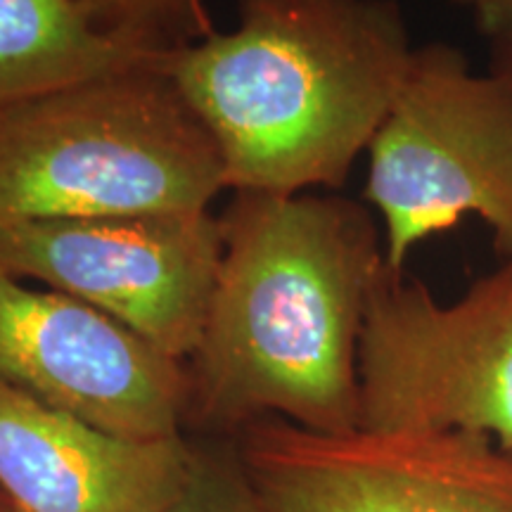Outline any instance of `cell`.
I'll return each instance as SVG.
<instances>
[{
	"mask_svg": "<svg viewBox=\"0 0 512 512\" xmlns=\"http://www.w3.org/2000/svg\"><path fill=\"white\" fill-rule=\"evenodd\" d=\"M221 259L209 209L0 223V271L95 306L181 363L202 339Z\"/></svg>",
	"mask_w": 512,
	"mask_h": 512,
	"instance_id": "8992f818",
	"label": "cell"
},
{
	"mask_svg": "<svg viewBox=\"0 0 512 512\" xmlns=\"http://www.w3.org/2000/svg\"><path fill=\"white\" fill-rule=\"evenodd\" d=\"M169 512H264L245 472L195 451L190 482Z\"/></svg>",
	"mask_w": 512,
	"mask_h": 512,
	"instance_id": "7c38bea8",
	"label": "cell"
},
{
	"mask_svg": "<svg viewBox=\"0 0 512 512\" xmlns=\"http://www.w3.org/2000/svg\"><path fill=\"white\" fill-rule=\"evenodd\" d=\"M479 27L494 43L496 62L512 60V0H475Z\"/></svg>",
	"mask_w": 512,
	"mask_h": 512,
	"instance_id": "4fadbf2b",
	"label": "cell"
},
{
	"mask_svg": "<svg viewBox=\"0 0 512 512\" xmlns=\"http://www.w3.org/2000/svg\"><path fill=\"white\" fill-rule=\"evenodd\" d=\"M100 34L145 50L169 55L214 34L207 0H74Z\"/></svg>",
	"mask_w": 512,
	"mask_h": 512,
	"instance_id": "8fae6325",
	"label": "cell"
},
{
	"mask_svg": "<svg viewBox=\"0 0 512 512\" xmlns=\"http://www.w3.org/2000/svg\"><path fill=\"white\" fill-rule=\"evenodd\" d=\"M164 60L0 107V223L209 209L226 164Z\"/></svg>",
	"mask_w": 512,
	"mask_h": 512,
	"instance_id": "3957f363",
	"label": "cell"
},
{
	"mask_svg": "<svg viewBox=\"0 0 512 512\" xmlns=\"http://www.w3.org/2000/svg\"><path fill=\"white\" fill-rule=\"evenodd\" d=\"M164 57L100 34L74 0H0V107Z\"/></svg>",
	"mask_w": 512,
	"mask_h": 512,
	"instance_id": "30bf717a",
	"label": "cell"
},
{
	"mask_svg": "<svg viewBox=\"0 0 512 512\" xmlns=\"http://www.w3.org/2000/svg\"><path fill=\"white\" fill-rule=\"evenodd\" d=\"M366 200L382 221L384 261L477 214L512 264V76L472 72L458 48H415L368 145Z\"/></svg>",
	"mask_w": 512,
	"mask_h": 512,
	"instance_id": "277c9868",
	"label": "cell"
},
{
	"mask_svg": "<svg viewBox=\"0 0 512 512\" xmlns=\"http://www.w3.org/2000/svg\"><path fill=\"white\" fill-rule=\"evenodd\" d=\"M0 512H15V508L8 503V498H5L3 494H0Z\"/></svg>",
	"mask_w": 512,
	"mask_h": 512,
	"instance_id": "9a60e30c",
	"label": "cell"
},
{
	"mask_svg": "<svg viewBox=\"0 0 512 512\" xmlns=\"http://www.w3.org/2000/svg\"><path fill=\"white\" fill-rule=\"evenodd\" d=\"M192 465L183 437H117L0 382V494L15 512H169Z\"/></svg>",
	"mask_w": 512,
	"mask_h": 512,
	"instance_id": "9c48e42d",
	"label": "cell"
},
{
	"mask_svg": "<svg viewBox=\"0 0 512 512\" xmlns=\"http://www.w3.org/2000/svg\"><path fill=\"white\" fill-rule=\"evenodd\" d=\"M242 467L264 512H512V453L479 434H320L264 418Z\"/></svg>",
	"mask_w": 512,
	"mask_h": 512,
	"instance_id": "52a82bcc",
	"label": "cell"
},
{
	"mask_svg": "<svg viewBox=\"0 0 512 512\" xmlns=\"http://www.w3.org/2000/svg\"><path fill=\"white\" fill-rule=\"evenodd\" d=\"M358 384V430L467 432L512 453V264L453 304L387 268L368 304Z\"/></svg>",
	"mask_w": 512,
	"mask_h": 512,
	"instance_id": "5b68a950",
	"label": "cell"
},
{
	"mask_svg": "<svg viewBox=\"0 0 512 512\" xmlns=\"http://www.w3.org/2000/svg\"><path fill=\"white\" fill-rule=\"evenodd\" d=\"M415 48L396 0H238V24L166 55L233 192L344 185Z\"/></svg>",
	"mask_w": 512,
	"mask_h": 512,
	"instance_id": "7a4b0ae2",
	"label": "cell"
},
{
	"mask_svg": "<svg viewBox=\"0 0 512 512\" xmlns=\"http://www.w3.org/2000/svg\"><path fill=\"white\" fill-rule=\"evenodd\" d=\"M494 67L498 69V72H505V74L512 76V60H508V62H496Z\"/></svg>",
	"mask_w": 512,
	"mask_h": 512,
	"instance_id": "5bb4252c",
	"label": "cell"
},
{
	"mask_svg": "<svg viewBox=\"0 0 512 512\" xmlns=\"http://www.w3.org/2000/svg\"><path fill=\"white\" fill-rule=\"evenodd\" d=\"M0 382L124 439L183 437L190 375L126 325L0 271Z\"/></svg>",
	"mask_w": 512,
	"mask_h": 512,
	"instance_id": "ba28073f",
	"label": "cell"
},
{
	"mask_svg": "<svg viewBox=\"0 0 512 512\" xmlns=\"http://www.w3.org/2000/svg\"><path fill=\"white\" fill-rule=\"evenodd\" d=\"M456 3H460V5H470V8H472V5H475V0H456Z\"/></svg>",
	"mask_w": 512,
	"mask_h": 512,
	"instance_id": "2e32d148",
	"label": "cell"
},
{
	"mask_svg": "<svg viewBox=\"0 0 512 512\" xmlns=\"http://www.w3.org/2000/svg\"><path fill=\"white\" fill-rule=\"evenodd\" d=\"M221 223V268L190 356V413L356 432L358 347L387 271L375 216L339 195L235 192Z\"/></svg>",
	"mask_w": 512,
	"mask_h": 512,
	"instance_id": "6da1fadb",
	"label": "cell"
}]
</instances>
